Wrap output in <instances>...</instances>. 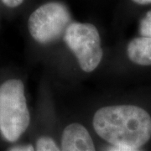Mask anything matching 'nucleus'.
Returning a JSON list of instances; mask_svg holds the SVG:
<instances>
[{"label":"nucleus","mask_w":151,"mask_h":151,"mask_svg":"<svg viewBox=\"0 0 151 151\" xmlns=\"http://www.w3.org/2000/svg\"><path fill=\"white\" fill-rule=\"evenodd\" d=\"M92 124L97 134L112 145L137 150L151 138V117L133 105L108 106L98 109Z\"/></svg>","instance_id":"f257e3e1"},{"label":"nucleus","mask_w":151,"mask_h":151,"mask_svg":"<svg viewBox=\"0 0 151 151\" xmlns=\"http://www.w3.org/2000/svg\"><path fill=\"white\" fill-rule=\"evenodd\" d=\"M128 56L135 64L151 65V37L141 36L132 40L127 48Z\"/></svg>","instance_id":"423d86ee"},{"label":"nucleus","mask_w":151,"mask_h":151,"mask_svg":"<svg viewBox=\"0 0 151 151\" xmlns=\"http://www.w3.org/2000/svg\"><path fill=\"white\" fill-rule=\"evenodd\" d=\"M64 41L74 53L81 70L92 72L103 58L100 35L89 23L71 22L63 35Z\"/></svg>","instance_id":"7ed1b4c3"},{"label":"nucleus","mask_w":151,"mask_h":151,"mask_svg":"<svg viewBox=\"0 0 151 151\" xmlns=\"http://www.w3.org/2000/svg\"><path fill=\"white\" fill-rule=\"evenodd\" d=\"M71 23L70 11L60 2H49L37 8L28 19L32 38L40 44L51 43L64 35Z\"/></svg>","instance_id":"20e7f679"},{"label":"nucleus","mask_w":151,"mask_h":151,"mask_svg":"<svg viewBox=\"0 0 151 151\" xmlns=\"http://www.w3.org/2000/svg\"><path fill=\"white\" fill-rule=\"evenodd\" d=\"M4 4L9 8H16L18 6L21 5L24 0H1Z\"/></svg>","instance_id":"1a4fd4ad"},{"label":"nucleus","mask_w":151,"mask_h":151,"mask_svg":"<svg viewBox=\"0 0 151 151\" xmlns=\"http://www.w3.org/2000/svg\"><path fill=\"white\" fill-rule=\"evenodd\" d=\"M61 151H96V149L86 128L74 123L66 126L62 133Z\"/></svg>","instance_id":"39448f33"},{"label":"nucleus","mask_w":151,"mask_h":151,"mask_svg":"<svg viewBox=\"0 0 151 151\" xmlns=\"http://www.w3.org/2000/svg\"><path fill=\"white\" fill-rule=\"evenodd\" d=\"M139 31L142 36L151 37V11H150L142 19Z\"/></svg>","instance_id":"6e6552de"},{"label":"nucleus","mask_w":151,"mask_h":151,"mask_svg":"<svg viewBox=\"0 0 151 151\" xmlns=\"http://www.w3.org/2000/svg\"><path fill=\"white\" fill-rule=\"evenodd\" d=\"M9 151H35V149L31 145H27L17 146L11 149Z\"/></svg>","instance_id":"9d476101"},{"label":"nucleus","mask_w":151,"mask_h":151,"mask_svg":"<svg viewBox=\"0 0 151 151\" xmlns=\"http://www.w3.org/2000/svg\"><path fill=\"white\" fill-rule=\"evenodd\" d=\"M133 1L139 4H147L151 3V0H133Z\"/></svg>","instance_id":"f8f14e48"},{"label":"nucleus","mask_w":151,"mask_h":151,"mask_svg":"<svg viewBox=\"0 0 151 151\" xmlns=\"http://www.w3.org/2000/svg\"><path fill=\"white\" fill-rule=\"evenodd\" d=\"M35 151H60L55 141L47 136L40 137L36 142Z\"/></svg>","instance_id":"0eeeda50"},{"label":"nucleus","mask_w":151,"mask_h":151,"mask_svg":"<svg viewBox=\"0 0 151 151\" xmlns=\"http://www.w3.org/2000/svg\"><path fill=\"white\" fill-rule=\"evenodd\" d=\"M108 151H138L137 150H131V149H123V148H118V147H112Z\"/></svg>","instance_id":"9b49d317"},{"label":"nucleus","mask_w":151,"mask_h":151,"mask_svg":"<svg viewBox=\"0 0 151 151\" xmlns=\"http://www.w3.org/2000/svg\"><path fill=\"white\" fill-rule=\"evenodd\" d=\"M30 114L24 86L19 79H10L0 86V133L9 142H15L26 131Z\"/></svg>","instance_id":"f03ea898"}]
</instances>
